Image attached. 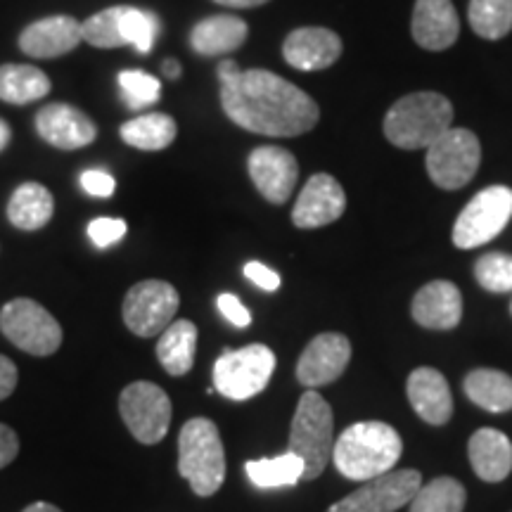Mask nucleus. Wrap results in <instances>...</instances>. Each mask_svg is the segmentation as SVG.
Returning <instances> with one entry per match:
<instances>
[{"label": "nucleus", "mask_w": 512, "mask_h": 512, "mask_svg": "<svg viewBox=\"0 0 512 512\" xmlns=\"http://www.w3.org/2000/svg\"><path fill=\"white\" fill-rule=\"evenodd\" d=\"M119 133H121V140H124L126 145L136 147V150L159 152V150H166V147L174 143L178 126L169 114L150 112L126 121V124L119 128Z\"/></svg>", "instance_id": "29"}, {"label": "nucleus", "mask_w": 512, "mask_h": 512, "mask_svg": "<svg viewBox=\"0 0 512 512\" xmlns=\"http://www.w3.org/2000/svg\"><path fill=\"white\" fill-rule=\"evenodd\" d=\"M178 472L197 496H214L226 479V451L219 427L207 418H192L178 437Z\"/></svg>", "instance_id": "4"}, {"label": "nucleus", "mask_w": 512, "mask_h": 512, "mask_svg": "<svg viewBox=\"0 0 512 512\" xmlns=\"http://www.w3.org/2000/svg\"><path fill=\"white\" fill-rule=\"evenodd\" d=\"M19 453V439L15 430H10L8 425H0V470L8 467Z\"/></svg>", "instance_id": "39"}, {"label": "nucleus", "mask_w": 512, "mask_h": 512, "mask_svg": "<svg viewBox=\"0 0 512 512\" xmlns=\"http://www.w3.org/2000/svg\"><path fill=\"white\" fill-rule=\"evenodd\" d=\"M512 219V190L505 185H491L472 197L460 211L453 226V245L458 249H475L503 233Z\"/></svg>", "instance_id": "10"}, {"label": "nucleus", "mask_w": 512, "mask_h": 512, "mask_svg": "<svg viewBox=\"0 0 512 512\" xmlns=\"http://www.w3.org/2000/svg\"><path fill=\"white\" fill-rule=\"evenodd\" d=\"M247 171L261 197L271 204H285L299 181V164L292 152L275 145H261L247 159Z\"/></svg>", "instance_id": "14"}, {"label": "nucleus", "mask_w": 512, "mask_h": 512, "mask_svg": "<svg viewBox=\"0 0 512 512\" xmlns=\"http://www.w3.org/2000/svg\"><path fill=\"white\" fill-rule=\"evenodd\" d=\"M216 304H219L223 318L230 320L235 328H249V325H252V313L245 309V304H242L235 294H219Z\"/></svg>", "instance_id": "37"}, {"label": "nucleus", "mask_w": 512, "mask_h": 512, "mask_svg": "<svg viewBox=\"0 0 512 512\" xmlns=\"http://www.w3.org/2000/svg\"><path fill=\"white\" fill-rule=\"evenodd\" d=\"M181 304L176 287L164 280H143L124 297V323L138 337H157L174 323Z\"/></svg>", "instance_id": "12"}, {"label": "nucleus", "mask_w": 512, "mask_h": 512, "mask_svg": "<svg viewBox=\"0 0 512 512\" xmlns=\"http://www.w3.org/2000/svg\"><path fill=\"white\" fill-rule=\"evenodd\" d=\"M475 278L489 292H512V256L503 252H489L479 256L475 264Z\"/></svg>", "instance_id": "34"}, {"label": "nucleus", "mask_w": 512, "mask_h": 512, "mask_svg": "<svg viewBox=\"0 0 512 512\" xmlns=\"http://www.w3.org/2000/svg\"><path fill=\"white\" fill-rule=\"evenodd\" d=\"M162 69H164L166 79H178V76H181V64H178L176 60H166L162 64Z\"/></svg>", "instance_id": "43"}, {"label": "nucleus", "mask_w": 512, "mask_h": 512, "mask_svg": "<svg viewBox=\"0 0 512 512\" xmlns=\"http://www.w3.org/2000/svg\"><path fill=\"white\" fill-rule=\"evenodd\" d=\"M214 3L226 5V8H238V10H247V8H259V5L271 3V0H214Z\"/></svg>", "instance_id": "42"}, {"label": "nucleus", "mask_w": 512, "mask_h": 512, "mask_svg": "<svg viewBox=\"0 0 512 512\" xmlns=\"http://www.w3.org/2000/svg\"><path fill=\"white\" fill-rule=\"evenodd\" d=\"M221 107L233 124L273 138L302 136L320 119L309 93L266 69H247L221 83Z\"/></svg>", "instance_id": "1"}, {"label": "nucleus", "mask_w": 512, "mask_h": 512, "mask_svg": "<svg viewBox=\"0 0 512 512\" xmlns=\"http://www.w3.org/2000/svg\"><path fill=\"white\" fill-rule=\"evenodd\" d=\"M245 472L249 482L259 489H280V486H294L299 479H304V460L287 451L275 458L249 460Z\"/></svg>", "instance_id": "30"}, {"label": "nucleus", "mask_w": 512, "mask_h": 512, "mask_svg": "<svg viewBox=\"0 0 512 512\" xmlns=\"http://www.w3.org/2000/svg\"><path fill=\"white\" fill-rule=\"evenodd\" d=\"M245 275L256 287H261V290L266 292H275L280 287V275L273 271V268H268L266 264H261V261H249L245 264Z\"/></svg>", "instance_id": "38"}, {"label": "nucleus", "mask_w": 512, "mask_h": 512, "mask_svg": "<svg viewBox=\"0 0 512 512\" xmlns=\"http://www.w3.org/2000/svg\"><path fill=\"white\" fill-rule=\"evenodd\" d=\"M465 394L475 406L489 413L512 411V377L494 368H477L467 373Z\"/></svg>", "instance_id": "27"}, {"label": "nucleus", "mask_w": 512, "mask_h": 512, "mask_svg": "<svg viewBox=\"0 0 512 512\" xmlns=\"http://www.w3.org/2000/svg\"><path fill=\"white\" fill-rule=\"evenodd\" d=\"M415 323L427 330H453L463 318V297L448 280L427 283L413 299Z\"/></svg>", "instance_id": "22"}, {"label": "nucleus", "mask_w": 512, "mask_h": 512, "mask_svg": "<svg viewBox=\"0 0 512 512\" xmlns=\"http://www.w3.org/2000/svg\"><path fill=\"white\" fill-rule=\"evenodd\" d=\"M403 441L392 425L380 420L356 422L335 439L332 463L351 482H368L399 463Z\"/></svg>", "instance_id": "2"}, {"label": "nucleus", "mask_w": 512, "mask_h": 512, "mask_svg": "<svg viewBox=\"0 0 512 512\" xmlns=\"http://www.w3.org/2000/svg\"><path fill=\"white\" fill-rule=\"evenodd\" d=\"M422 486L418 470H392L368 479L337 501L328 512H396L408 505Z\"/></svg>", "instance_id": "13"}, {"label": "nucleus", "mask_w": 512, "mask_h": 512, "mask_svg": "<svg viewBox=\"0 0 512 512\" xmlns=\"http://www.w3.org/2000/svg\"><path fill=\"white\" fill-rule=\"evenodd\" d=\"M240 72H242V69H240L238 64H235L233 60H223V62L219 64V81H221V83L233 81L235 76H238Z\"/></svg>", "instance_id": "41"}, {"label": "nucleus", "mask_w": 512, "mask_h": 512, "mask_svg": "<svg viewBox=\"0 0 512 512\" xmlns=\"http://www.w3.org/2000/svg\"><path fill=\"white\" fill-rule=\"evenodd\" d=\"M347 209V195L337 178L330 174L311 176L299 192L292 209V223L302 230L323 228L335 223Z\"/></svg>", "instance_id": "15"}, {"label": "nucleus", "mask_w": 512, "mask_h": 512, "mask_svg": "<svg viewBox=\"0 0 512 512\" xmlns=\"http://www.w3.org/2000/svg\"><path fill=\"white\" fill-rule=\"evenodd\" d=\"M0 332L31 356H53L62 347V328L34 299H12L0 311Z\"/></svg>", "instance_id": "8"}, {"label": "nucleus", "mask_w": 512, "mask_h": 512, "mask_svg": "<svg viewBox=\"0 0 512 512\" xmlns=\"http://www.w3.org/2000/svg\"><path fill=\"white\" fill-rule=\"evenodd\" d=\"M17 380H19L17 366L8 356L0 354V401H5L12 392H15Z\"/></svg>", "instance_id": "40"}, {"label": "nucleus", "mask_w": 512, "mask_h": 512, "mask_svg": "<svg viewBox=\"0 0 512 512\" xmlns=\"http://www.w3.org/2000/svg\"><path fill=\"white\" fill-rule=\"evenodd\" d=\"M121 98L131 110H145V107L155 105L162 95V83L157 76L143 72V69H124L119 74Z\"/></svg>", "instance_id": "33"}, {"label": "nucleus", "mask_w": 512, "mask_h": 512, "mask_svg": "<svg viewBox=\"0 0 512 512\" xmlns=\"http://www.w3.org/2000/svg\"><path fill=\"white\" fill-rule=\"evenodd\" d=\"M83 41L81 22L69 15L43 17L29 24L19 34V50L24 55L36 57V60H50V57H62L79 48Z\"/></svg>", "instance_id": "19"}, {"label": "nucleus", "mask_w": 512, "mask_h": 512, "mask_svg": "<svg viewBox=\"0 0 512 512\" xmlns=\"http://www.w3.org/2000/svg\"><path fill=\"white\" fill-rule=\"evenodd\" d=\"M470 27L486 41H501L512 31V0H470Z\"/></svg>", "instance_id": "31"}, {"label": "nucleus", "mask_w": 512, "mask_h": 512, "mask_svg": "<svg viewBox=\"0 0 512 512\" xmlns=\"http://www.w3.org/2000/svg\"><path fill=\"white\" fill-rule=\"evenodd\" d=\"M10 138H12V131H10V126L5 124L3 119H0V152H3L5 147L10 145Z\"/></svg>", "instance_id": "44"}, {"label": "nucleus", "mask_w": 512, "mask_h": 512, "mask_svg": "<svg viewBox=\"0 0 512 512\" xmlns=\"http://www.w3.org/2000/svg\"><path fill=\"white\" fill-rule=\"evenodd\" d=\"M24 512H62V510L55 508V505H50V503H31L29 508H24Z\"/></svg>", "instance_id": "45"}, {"label": "nucleus", "mask_w": 512, "mask_h": 512, "mask_svg": "<svg viewBox=\"0 0 512 512\" xmlns=\"http://www.w3.org/2000/svg\"><path fill=\"white\" fill-rule=\"evenodd\" d=\"M273 370L275 354L264 344L223 351L214 363V389L230 401H247L264 392Z\"/></svg>", "instance_id": "7"}, {"label": "nucleus", "mask_w": 512, "mask_h": 512, "mask_svg": "<svg viewBox=\"0 0 512 512\" xmlns=\"http://www.w3.org/2000/svg\"><path fill=\"white\" fill-rule=\"evenodd\" d=\"M46 72L31 64H3L0 67V100L8 105H29L50 93Z\"/></svg>", "instance_id": "28"}, {"label": "nucleus", "mask_w": 512, "mask_h": 512, "mask_svg": "<svg viewBox=\"0 0 512 512\" xmlns=\"http://www.w3.org/2000/svg\"><path fill=\"white\" fill-rule=\"evenodd\" d=\"M453 105L441 93L420 91L396 100L384 117V136L401 150H427L451 128Z\"/></svg>", "instance_id": "3"}, {"label": "nucleus", "mask_w": 512, "mask_h": 512, "mask_svg": "<svg viewBox=\"0 0 512 512\" xmlns=\"http://www.w3.org/2000/svg\"><path fill=\"white\" fill-rule=\"evenodd\" d=\"M408 401L427 425H446L453 415V396L446 377L434 368H418L408 375Z\"/></svg>", "instance_id": "21"}, {"label": "nucleus", "mask_w": 512, "mask_h": 512, "mask_svg": "<svg viewBox=\"0 0 512 512\" xmlns=\"http://www.w3.org/2000/svg\"><path fill=\"white\" fill-rule=\"evenodd\" d=\"M36 131L57 150H81L98 138V126L79 107L67 102L46 105L36 114Z\"/></svg>", "instance_id": "17"}, {"label": "nucleus", "mask_w": 512, "mask_h": 512, "mask_svg": "<svg viewBox=\"0 0 512 512\" xmlns=\"http://www.w3.org/2000/svg\"><path fill=\"white\" fill-rule=\"evenodd\" d=\"M510 311H512V304H510Z\"/></svg>", "instance_id": "46"}, {"label": "nucleus", "mask_w": 512, "mask_h": 512, "mask_svg": "<svg viewBox=\"0 0 512 512\" xmlns=\"http://www.w3.org/2000/svg\"><path fill=\"white\" fill-rule=\"evenodd\" d=\"M342 38L323 27L294 29L283 43V57L299 72H323L342 55Z\"/></svg>", "instance_id": "18"}, {"label": "nucleus", "mask_w": 512, "mask_h": 512, "mask_svg": "<svg viewBox=\"0 0 512 512\" xmlns=\"http://www.w3.org/2000/svg\"><path fill=\"white\" fill-rule=\"evenodd\" d=\"M119 413L140 444L152 446L166 437L171 425V399L155 382H133L119 396Z\"/></svg>", "instance_id": "11"}, {"label": "nucleus", "mask_w": 512, "mask_h": 512, "mask_svg": "<svg viewBox=\"0 0 512 512\" xmlns=\"http://www.w3.org/2000/svg\"><path fill=\"white\" fill-rule=\"evenodd\" d=\"M351 361L349 339L339 332H323L313 337L297 363V380L304 387L316 389L342 377Z\"/></svg>", "instance_id": "16"}, {"label": "nucleus", "mask_w": 512, "mask_h": 512, "mask_svg": "<svg viewBox=\"0 0 512 512\" xmlns=\"http://www.w3.org/2000/svg\"><path fill=\"white\" fill-rule=\"evenodd\" d=\"M482 162L479 138L467 128H448L427 147V174L444 190L465 188Z\"/></svg>", "instance_id": "9"}, {"label": "nucleus", "mask_w": 512, "mask_h": 512, "mask_svg": "<svg viewBox=\"0 0 512 512\" xmlns=\"http://www.w3.org/2000/svg\"><path fill=\"white\" fill-rule=\"evenodd\" d=\"M249 27L245 19L233 15H211L190 31V46L197 55H228L245 46Z\"/></svg>", "instance_id": "24"}, {"label": "nucleus", "mask_w": 512, "mask_h": 512, "mask_svg": "<svg viewBox=\"0 0 512 512\" xmlns=\"http://www.w3.org/2000/svg\"><path fill=\"white\" fill-rule=\"evenodd\" d=\"M79 183L81 188L93 197H112L114 190H117V181H114V176L100 169L83 171Z\"/></svg>", "instance_id": "36"}, {"label": "nucleus", "mask_w": 512, "mask_h": 512, "mask_svg": "<svg viewBox=\"0 0 512 512\" xmlns=\"http://www.w3.org/2000/svg\"><path fill=\"white\" fill-rule=\"evenodd\" d=\"M159 29L162 24L155 12L131 5H114L81 22V36L88 46L102 50L133 46L140 55L155 48Z\"/></svg>", "instance_id": "6"}, {"label": "nucleus", "mask_w": 512, "mask_h": 512, "mask_svg": "<svg viewBox=\"0 0 512 512\" xmlns=\"http://www.w3.org/2000/svg\"><path fill=\"white\" fill-rule=\"evenodd\" d=\"M467 453H470L472 470L484 482H503L512 472V444L501 430H494V427H484L472 434Z\"/></svg>", "instance_id": "23"}, {"label": "nucleus", "mask_w": 512, "mask_h": 512, "mask_svg": "<svg viewBox=\"0 0 512 512\" xmlns=\"http://www.w3.org/2000/svg\"><path fill=\"white\" fill-rule=\"evenodd\" d=\"M126 221L124 219H95L88 223V238L93 240V245H98L100 249L117 245V242L126 235Z\"/></svg>", "instance_id": "35"}, {"label": "nucleus", "mask_w": 512, "mask_h": 512, "mask_svg": "<svg viewBox=\"0 0 512 512\" xmlns=\"http://www.w3.org/2000/svg\"><path fill=\"white\" fill-rule=\"evenodd\" d=\"M197 351V325L192 320H174L159 335L157 358L169 375L183 377L195 366Z\"/></svg>", "instance_id": "25"}, {"label": "nucleus", "mask_w": 512, "mask_h": 512, "mask_svg": "<svg viewBox=\"0 0 512 512\" xmlns=\"http://www.w3.org/2000/svg\"><path fill=\"white\" fill-rule=\"evenodd\" d=\"M411 31L420 48H451L460 34V22L451 0H415Z\"/></svg>", "instance_id": "20"}, {"label": "nucleus", "mask_w": 512, "mask_h": 512, "mask_svg": "<svg viewBox=\"0 0 512 512\" xmlns=\"http://www.w3.org/2000/svg\"><path fill=\"white\" fill-rule=\"evenodd\" d=\"M465 501V486L458 479L439 477L420 486V491L411 501V512H463Z\"/></svg>", "instance_id": "32"}, {"label": "nucleus", "mask_w": 512, "mask_h": 512, "mask_svg": "<svg viewBox=\"0 0 512 512\" xmlns=\"http://www.w3.org/2000/svg\"><path fill=\"white\" fill-rule=\"evenodd\" d=\"M332 448H335V418L330 403L316 392H306L294 411L290 448H287L304 460L306 482L323 475L332 460Z\"/></svg>", "instance_id": "5"}, {"label": "nucleus", "mask_w": 512, "mask_h": 512, "mask_svg": "<svg viewBox=\"0 0 512 512\" xmlns=\"http://www.w3.org/2000/svg\"><path fill=\"white\" fill-rule=\"evenodd\" d=\"M55 214V200L41 183H22L8 202V219L19 230L46 228Z\"/></svg>", "instance_id": "26"}]
</instances>
